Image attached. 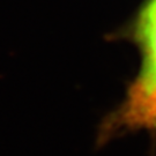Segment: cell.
Wrapping results in <instances>:
<instances>
[{
	"mask_svg": "<svg viewBox=\"0 0 156 156\" xmlns=\"http://www.w3.org/2000/svg\"><path fill=\"white\" fill-rule=\"evenodd\" d=\"M116 37L135 46L140 65L123 100L102 119L97 148L127 134L156 135V0H144Z\"/></svg>",
	"mask_w": 156,
	"mask_h": 156,
	"instance_id": "obj_1",
	"label": "cell"
}]
</instances>
